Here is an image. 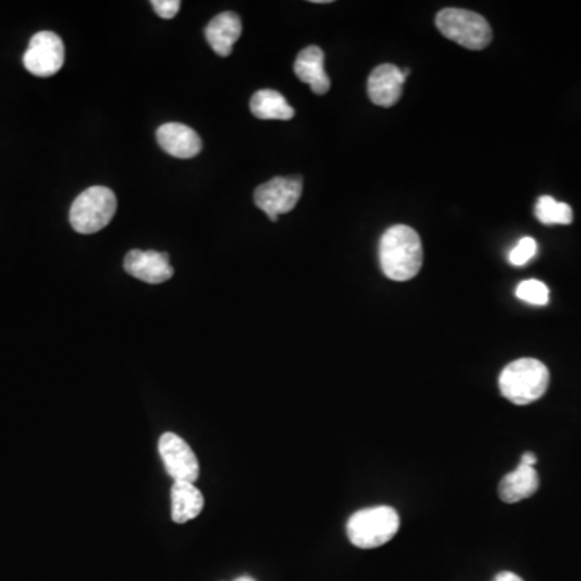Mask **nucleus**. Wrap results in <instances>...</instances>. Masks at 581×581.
I'll use <instances>...</instances> for the list:
<instances>
[{
	"mask_svg": "<svg viewBox=\"0 0 581 581\" xmlns=\"http://www.w3.org/2000/svg\"><path fill=\"white\" fill-rule=\"evenodd\" d=\"M204 509V496L194 483L175 481L172 488V519L175 523H186L196 519Z\"/></svg>",
	"mask_w": 581,
	"mask_h": 581,
	"instance_id": "obj_15",
	"label": "nucleus"
},
{
	"mask_svg": "<svg viewBox=\"0 0 581 581\" xmlns=\"http://www.w3.org/2000/svg\"><path fill=\"white\" fill-rule=\"evenodd\" d=\"M515 296L531 306H546L549 302V288L540 280H525L515 289Z\"/></svg>",
	"mask_w": 581,
	"mask_h": 581,
	"instance_id": "obj_18",
	"label": "nucleus"
},
{
	"mask_svg": "<svg viewBox=\"0 0 581 581\" xmlns=\"http://www.w3.org/2000/svg\"><path fill=\"white\" fill-rule=\"evenodd\" d=\"M536 456L533 452H525L523 454L522 459H520V464L527 465V467H535L536 464Z\"/></svg>",
	"mask_w": 581,
	"mask_h": 581,
	"instance_id": "obj_22",
	"label": "nucleus"
},
{
	"mask_svg": "<svg viewBox=\"0 0 581 581\" xmlns=\"http://www.w3.org/2000/svg\"><path fill=\"white\" fill-rule=\"evenodd\" d=\"M399 515L393 507L378 506L359 510L347 522V536L356 548L375 549L393 540L398 533Z\"/></svg>",
	"mask_w": 581,
	"mask_h": 581,
	"instance_id": "obj_3",
	"label": "nucleus"
},
{
	"mask_svg": "<svg viewBox=\"0 0 581 581\" xmlns=\"http://www.w3.org/2000/svg\"><path fill=\"white\" fill-rule=\"evenodd\" d=\"M251 112L259 120H291L296 110L286 102L285 96L273 89L255 92L251 99Z\"/></svg>",
	"mask_w": 581,
	"mask_h": 581,
	"instance_id": "obj_16",
	"label": "nucleus"
},
{
	"mask_svg": "<svg viewBox=\"0 0 581 581\" xmlns=\"http://www.w3.org/2000/svg\"><path fill=\"white\" fill-rule=\"evenodd\" d=\"M117 212V197L112 189L92 186L76 197L70 209V223L81 235H94L112 222Z\"/></svg>",
	"mask_w": 581,
	"mask_h": 581,
	"instance_id": "obj_4",
	"label": "nucleus"
},
{
	"mask_svg": "<svg viewBox=\"0 0 581 581\" xmlns=\"http://www.w3.org/2000/svg\"><path fill=\"white\" fill-rule=\"evenodd\" d=\"M538 251V244H536L533 238H522L519 244L510 251L509 262L514 265V267H523V265L528 264Z\"/></svg>",
	"mask_w": 581,
	"mask_h": 581,
	"instance_id": "obj_19",
	"label": "nucleus"
},
{
	"mask_svg": "<svg viewBox=\"0 0 581 581\" xmlns=\"http://www.w3.org/2000/svg\"><path fill=\"white\" fill-rule=\"evenodd\" d=\"M65 63V46L60 36L52 31H41L31 38L23 65L31 75L49 78L57 75Z\"/></svg>",
	"mask_w": 581,
	"mask_h": 581,
	"instance_id": "obj_7",
	"label": "nucleus"
},
{
	"mask_svg": "<svg viewBox=\"0 0 581 581\" xmlns=\"http://www.w3.org/2000/svg\"><path fill=\"white\" fill-rule=\"evenodd\" d=\"M235 581H255V580H254V578H251V577H239V578H236Z\"/></svg>",
	"mask_w": 581,
	"mask_h": 581,
	"instance_id": "obj_23",
	"label": "nucleus"
},
{
	"mask_svg": "<svg viewBox=\"0 0 581 581\" xmlns=\"http://www.w3.org/2000/svg\"><path fill=\"white\" fill-rule=\"evenodd\" d=\"M535 217L543 225H570L573 210L569 204L559 202L551 196H543L535 205Z\"/></svg>",
	"mask_w": 581,
	"mask_h": 581,
	"instance_id": "obj_17",
	"label": "nucleus"
},
{
	"mask_svg": "<svg viewBox=\"0 0 581 581\" xmlns=\"http://www.w3.org/2000/svg\"><path fill=\"white\" fill-rule=\"evenodd\" d=\"M157 143L176 159H193L202 149L199 134L183 123H165L157 130Z\"/></svg>",
	"mask_w": 581,
	"mask_h": 581,
	"instance_id": "obj_11",
	"label": "nucleus"
},
{
	"mask_svg": "<svg viewBox=\"0 0 581 581\" xmlns=\"http://www.w3.org/2000/svg\"><path fill=\"white\" fill-rule=\"evenodd\" d=\"M540 488V477L535 467L520 464L514 472L507 473L499 483V498L507 504L530 498Z\"/></svg>",
	"mask_w": 581,
	"mask_h": 581,
	"instance_id": "obj_14",
	"label": "nucleus"
},
{
	"mask_svg": "<svg viewBox=\"0 0 581 581\" xmlns=\"http://www.w3.org/2000/svg\"><path fill=\"white\" fill-rule=\"evenodd\" d=\"M406 76L401 68L385 63L375 68L368 76L367 91L370 101L380 107H393L402 96V84Z\"/></svg>",
	"mask_w": 581,
	"mask_h": 581,
	"instance_id": "obj_10",
	"label": "nucleus"
},
{
	"mask_svg": "<svg viewBox=\"0 0 581 581\" xmlns=\"http://www.w3.org/2000/svg\"><path fill=\"white\" fill-rule=\"evenodd\" d=\"M155 13L164 20H172L176 17V13L180 12V0H154L152 2Z\"/></svg>",
	"mask_w": 581,
	"mask_h": 581,
	"instance_id": "obj_20",
	"label": "nucleus"
},
{
	"mask_svg": "<svg viewBox=\"0 0 581 581\" xmlns=\"http://www.w3.org/2000/svg\"><path fill=\"white\" fill-rule=\"evenodd\" d=\"M378 255L381 270L389 280H412L423 264L422 239L410 226H391L381 236Z\"/></svg>",
	"mask_w": 581,
	"mask_h": 581,
	"instance_id": "obj_1",
	"label": "nucleus"
},
{
	"mask_svg": "<svg viewBox=\"0 0 581 581\" xmlns=\"http://www.w3.org/2000/svg\"><path fill=\"white\" fill-rule=\"evenodd\" d=\"M436 26L444 38L457 42L470 51H481L493 41L488 21L465 9H444L436 15Z\"/></svg>",
	"mask_w": 581,
	"mask_h": 581,
	"instance_id": "obj_5",
	"label": "nucleus"
},
{
	"mask_svg": "<svg viewBox=\"0 0 581 581\" xmlns=\"http://www.w3.org/2000/svg\"><path fill=\"white\" fill-rule=\"evenodd\" d=\"M548 386V367L531 357L514 360L499 375L502 396L517 406H527L543 398Z\"/></svg>",
	"mask_w": 581,
	"mask_h": 581,
	"instance_id": "obj_2",
	"label": "nucleus"
},
{
	"mask_svg": "<svg viewBox=\"0 0 581 581\" xmlns=\"http://www.w3.org/2000/svg\"><path fill=\"white\" fill-rule=\"evenodd\" d=\"M494 581H523V580L522 578L519 577V575H515V573L501 572L498 573V575H496Z\"/></svg>",
	"mask_w": 581,
	"mask_h": 581,
	"instance_id": "obj_21",
	"label": "nucleus"
},
{
	"mask_svg": "<svg viewBox=\"0 0 581 581\" xmlns=\"http://www.w3.org/2000/svg\"><path fill=\"white\" fill-rule=\"evenodd\" d=\"M301 194V176L291 178L278 176L255 189L254 202L260 210H264L272 222H276L280 215L289 214L296 207Z\"/></svg>",
	"mask_w": 581,
	"mask_h": 581,
	"instance_id": "obj_6",
	"label": "nucleus"
},
{
	"mask_svg": "<svg viewBox=\"0 0 581 581\" xmlns=\"http://www.w3.org/2000/svg\"><path fill=\"white\" fill-rule=\"evenodd\" d=\"M160 457L175 481L194 483L199 478V462L189 444L175 433H165L159 441Z\"/></svg>",
	"mask_w": 581,
	"mask_h": 581,
	"instance_id": "obj_8",
	"label": "nucleus"
},
{
	"mask_svg": "<svg viewBox=\"0 0 581 581\" xmlns=\"http://www.w3.org/2000/svg\"><path fill=\"white\" fill-rule=\"evenodd\" d=\"M294 73L302 83L309 84L310 89L323 96L330 91L331 81L325 72V54L318 46H309L297 55Z\"/></svg>",
	"mask_w": 581,
	"mask_h": 581,
	"instance_id": "obj_12",
	"label": "nucleus"
},
{
	"mask_svg": "<svg viewBox=\"0 0 581 581\" xmlns=\"http://www.w3.org/2000/svg\"><path fill=\"white\" fill-rule=\"evenodd\" d=\"M125 270L136 280L144 281L149 285H160L173 276V267L170 265L168 254L155 251H139L133 249L125 257Z\"/></svg>",
	"mask_w": 581,
	"mask_h": 581,
	"instance_id": "obj_9",
	"label": "nucleus"
},
{
	"mask_svg": "<svg viewBox=\"0 0 581 581\" xmlns=\"http://www.w3.org/2000/svg\"><path fill=\"white\" fill-rule=\"evenodd\" d=\"M243 33L241 18L233 12H223L210 21L205 28V38L210 47L220 57H228L233 52V46Z\"/></svg>",
	"mask_w": 581,
	"mask_h": 581,
	"instance_id": "obj_13",
	"label": "nucleus"
}]
</instances>
